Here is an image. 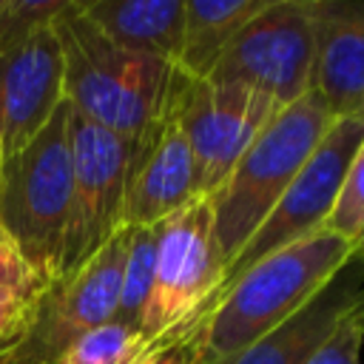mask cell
<instances>
[{"mask_svg": "<svg viewBox=\"0 0 364 364\" xmlns=\"http://www.w3.org/2000/svg\"><path fill=\"white\" fill-rule=\"evenodd\" d=\"M63 54V97L88 122L148 139L171 114L179 85L173 63L111 43L74 0L54 17Z\"/></svg>", "mask_w": 364, "mask_h": 364, "instance_id": "obj_1", "label": "cell"}, {"mask_svg": "<svg viewBox=\"0 0 364 364\" xmlns=\"http://www.w3.org/2000/svg\"><path fill=\"white\" fill-rule=\"evenodd\" d=\"M347 239L318 230L253 264L193 333V364H228L299 313L347 262Z\"/></svg>", "mask_w": 364, "mask_h": 364, "instance_id": "obj_2", "label": "cell"}, {"mask_svg": "<svg viewBox=\"0 0 364 364\" xmlns=\"http://www.w3.org/2000/svg\"><path fill=\"white\" fill-rule=\"evenodd\" d=\"M333 117L316 91L279 108L242 154L225 182L208 196L213 213V236L225 267L247 245L304 162L324 139Z\"/></svg>", "mask_w": 364, "mask_h": 364, "instance_id": "obj_3", "label": "cell"}, {"mask_svg": "<svg viewBox=\"0 0 364 364\" xmlns=\"http://www.w3.org/2000/svg\"><path fill=\"white\" fill-rule=\"evenodd\" d=\"M68 114L71 105L63 100L34 139L0 165V228L46 284L63 270L71 216Z\"/></svg>", "mask_w": 364, "mask_h": 364, "instance_id": "obj_4", "label": "cell"}, {"mask_svg": "<svg viewBox=\"0 0 364 364\" xmlns=\"http://www.w3.org/2000/svg\"><path fill=\"white\" fill-rule=\"evenodd\" d=\"M68 0H9L0 17V165L51 119L63 97L54 17Z\"/></svg>", "mask_w": 364, "mask_h": 364, "instance_id": "obj_5", "label": "cell"}, {"mask_svg": "<svg viewBox=\"0 0 364 364\" xmlns=\"http://www.w3.org/2000/svg\"><path fill=\"white\" fill-rule=\"evenodd\" d=\"M154 228L156 270L139 336L148 347L191 341L225 273L208 196H196Z\"/></svg>", "mask_w": 364, "mask_h": 364, "instance_id": "obj_6", "label": "cell"}, {"mask_svg": "<svg viewBox=\"0 0 364 364\" xmlns=\"http://www.w3.org/2000/svg\"><path fill=\"white\" fill-rule=\"evenodd\" d=\"M128 228H119L94 256L57 276L31 299L26 321L0 350V364H60L74 341L117 313Z\"/></svg>", "mask_w": 364, "mask_h": 364, "instance_id": "obj_7", "label": "cell"}, {"mask_svg": "<svg viewBox=\"0 0 364 364\" xmlns=\"http://www.w3.org/2000/svg\"><path fill=\"white\" fill-rule=\"evenodd\" d=\"M361 145H364V119H333V125L327 128L324 139L318 142L313 156L304 162L299 176L290 182V188L273 205V210L264 216V222L247 239V245L236 253V259L225 267L222 282H219L216 293L210 296V301L205 304L199 324L210 316L216 301L253 264H259L270 253H279V250H284V247H290V245L327 228V219L336 208L347 168L355 159ZM199 324H196V330H199Z\"/></svg>", "mask_w": 364, "mask_h": 364, "instance_id": "obj_8", "label": "cell"}, {"mask_svg": "<svg viewBox=\"0 0 364 364\" xmlns=\"http://www.w3.org/2000/svg\"><path fill=\"white\" fill-rule=\"evenodd\" d=\"M71 139V216L63 247V273L94 256L119 228L134 165L145 139H128L68 114Z\"/></svg>", "mask_w": 364, "mask_h": 364, "instance_id": "obj_9", "label": "cell"}, {"mask_svg": "<svg viewBox=\"0 0 364 364\" xmlns=\"http://www.w3.org/2000/svg\"><path fill=\"white\" fill-rule=\"evenodd\" d=\"M313 57L310 0H267L233 37L208 80L253 88L284 108L310 91Z\"/></svg>", "mask_w": 364, "mask_h": 364, "instance_id": "obj_10", "label": "cell"}, {"mask_svg": "<svg viewBox=\"0 0 364 364\" xmlns=\"http://www.w3.org/2000/svg\"><path fill=\"white\" fill-rule=\"evenodd\" d=\"M276 111L279 105L253 88L179 74L171 117L193 154L199 196H210L225 182Z\"/></svg>", "mask_w": 364, "mask_h": 364, "instance_id": "obj_11", "label": "cell"}, {"mask_svg": "<svg viewBox=\"0 0 364 364\" xmlns=\"http://www.w3.org/2000/svg\"><path fill=\"white\" fill-rule=\"evenodd\" d=\"M196 196L193 154L176 119L168 114V119L145 139L134 165L122 205V228H154Z\"/></svg>", "mask_w": 364, "mask_h": 364, "instance_id": "obj_12", "label": "cell"}, {"mask_svg": "<svg viewBox=\"0 0 364 364\" xmlns=\"http://www.w3.org/2000/svg\"><path fill=\"white\" fill-rule=\"evenodd\" d=\"M313 11V85L333 119H364V14L338 6L316 3Z\"/></svg>", "mask_w": 364, "mask_h": 364, "instance_id": "obj_13", "label": "cell"}, {"mask_svg": "<svg viewBox=\"0 0 364 364\" xmlns=\"http://www.w3.org/2000/svg\"><path fill=\"white\" fill-rule=\"evenodd\" d=\"M361 296L364 262L350 259L299 313H293L228 364H310Z\"/></svg>", "mask_w": 364, "mask_h": 364, "instance_id": "obj_14", "label": "cell"}, {"mask_svg": "<svg viewBox=\"0 0 364 364\" xmlns=\"http://www.w3.org/2000/svg\"><path fill=\"white\" fill-rule=\"evenodd\" d=\"M117 46L176 65L185 31V0H74Z\"/></svg>", "mask_w": 364, "mask_h": 364, "instance_id": "obj_15", "label": "cell"}, {"mask_svg": "<svg viewBox=\"0 0 364 364\" xmlns=\"http://www.w3.org/2000/svg\"><path fill=\"white\" fill-rule=\"evenodd\" d=\"M264 3L267 0H185V31L176 71L188 80H208L225 48Z\"/></svg>", "mask_w": 364, "mask_h": 364, "instance_id": "obj_16", "label": "cell"}, {"mask_svg": "<svg viewBox=\"0 0 364 364\" xmlns=\"http://www.w3.org/2000/svg\"><path fill=\"white\" fill-rule=\"evenodd\" d=\"M154 270H156V228H128V250L122 262L119 301L114 321L139 333L154 290Z\"/></svg>", "mask_w": 364, "mask_h": 364, "instance_id": "obj_17", "label": "cell"}, {"mask_svg": "<svg viewBox=\"0 0 364 364\" xmlns=\"http://www.w3.org/2000/svg\"><path fill=\"white\" fill-rule=\"evenodd\" d=\"M151 347L136 330L111 318L74 341L60 364H134Z\"/></svg>", "mask_w": 364, "mask_h": 364, "instance_id": "obj_18", "label": "cell"}, {"mask_svg": "<svg viewBox=\"0 0 364 364\" xmlns=\"http://www.w3.org/2000/svg\"><path fill=\"white\" fill-rule=\"evenodd\" d=\"M324 230H330L347 242H353L364 230V145L358 148L355 159L347 168L336 208H333Z\"/></svg>", "mask_w": 364, "mask_h": 364, "instance_id": "obj_19", "label": "cell"}, {"mask_svg": "<svg viewBox=\"0 0 364 364\" xmlns=\"http://www.w3.org/2000/svg\"><path fill=\"white\" fill-rule=\"evenodd\" d=\"M46 282L34 273V267L20 253L17 242L0 228V304L31 301L40 296Z\"/></svg>", "mask_w": 364, "mask_h": 364, "instance_id": "obj_20", "label": "cell"}, {"mask_svg": "<svg viewBox=\"0 0 364 364\" xmlns=\"http://www.w3.org/2000/svg\"><path fill=\"white\" fill-rule=\"evenodd\" d=\"M361 344H364V296L341 318L336 333L327 338V344L316 353L310 364H358Z\"/></svg>", "mask_w": 364, "mask_h": 364, "instance_id": "obj_21", "label": "cell"}, {"mask_svg": "<svg viewBox=\"0 0 364 364\" xmlns=\"http://www.w3.org/2000/svg\"><path fill=\"white\" fill-rule=\"evenodd\" d=\"M134 364H193V344L191 341L156 344L148 353H142Z\"/></svg>", "mask_w": 364, "mask_h": 364, "instance_id": "obj_22", "label": "cell"}, {"mask_svg": "<svg viewBox=\"0 0 364 364\" xmlns=\"http://www.w3.org/2000/svg\"><path fill=\"white\" fill-rule=\"evenodd\" d=\"M31 301H17V304H0V350L14 338V333L20 330V324L26 321Z\"/></svg>", "mask_w": 364, "mask_h": 364, "instance_id": "obj_23", "label": "cell"}, {"mask_svg": "<svg viewBox=\"0 0 364 364\" xmlns=\"http://www.w3.org/2000/svg\"><path fill=\"white\" fill-rule=\"evenodd\" d=\"M350 247H353V259H361L364 262V230L350 242Z\"/></svg>", "mask_w": 364, "mask_h": 364, "instance_id": "obj_24", "label": "cell"}, {"mask_svg": "<svg viewBox=\"0 0 364 364\" xmlns=\"http://www.w3.org/2000/svg\"><path fill=\"white\" fill-rule=\"evenodd\" d=\"M6 6H9V0H0V17H3V11H6Z\"/></svg>", "mask_w": 364, "mask_h": 364, "instance_id": "obj_25", "label": "cell"}]
</instances>
